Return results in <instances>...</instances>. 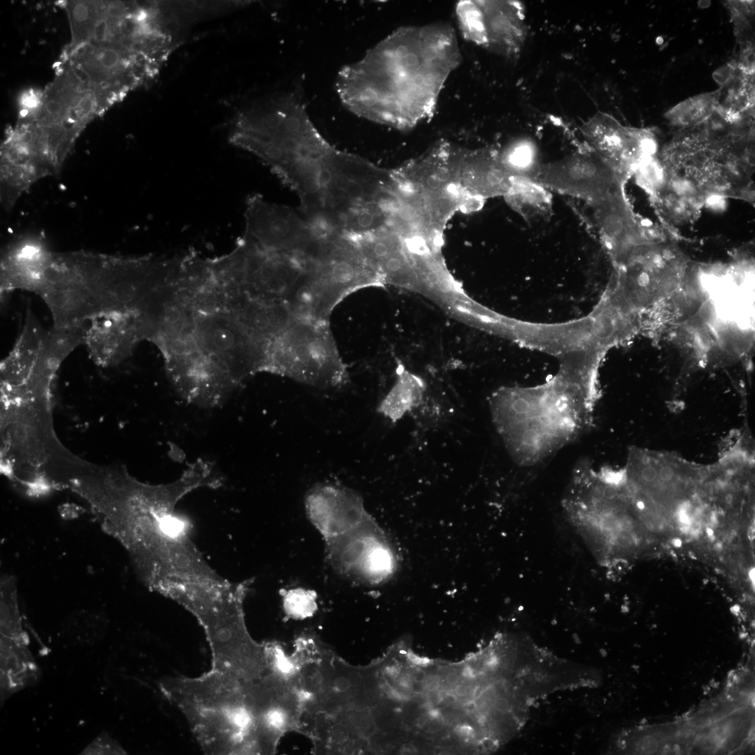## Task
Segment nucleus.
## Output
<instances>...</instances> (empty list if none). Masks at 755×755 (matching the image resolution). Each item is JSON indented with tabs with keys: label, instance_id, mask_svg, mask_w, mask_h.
Here are the masks:
<instances>
[{
	"label": "nucleus",
	"instance_id": "1",
	"mask_svg": "<svg viewBox=\"0 0 755 755\" xmlns=\"http://www.w3.org/2000/svg\"><path fill=\"white\" fill-rule=\"evenodd\" d=\"M148 340L164 359L178 393L202 408L224 403L251 376L264 372L266 347L240 319L233 297L206 271H180L159 293Z\"/></svg>",
	"mask_w": 755,
	"mask_h": 755
},
{
	"label": "nucleus",
	"instance_id": "2",
	"mask_svg": "<svg viewBox=\"0 0 755 755\" xmlns=\"http://www.w3.org/2000/svg\"><path fill=\"white\" fill-rule=\"evenodd\" d=\"M222 482L215 465L199 459L166 484H145L125 472L99 479L87 500L103 530L126 549L144 584L157 592L171 580L207 570L208 562L189 537L190 522L175 506L192 491L217 488Z\"/></svg>",
	"mask_w": 755,
	"mask_h": 755
},
{
	"label": "nucleus",
	"instance_id": "3",
	"mask_svg": "<svg viewBox=\"0 0 755 755\" xmlns=\"http://www.w3.org/2000/svg\"><path fill=\"white\" fill-rule=\"evenodd\" d=\"M461 55L452 28L443 23L401 27L339 71L336 89L354 114L398 129L433 113Z\"/></svg>",
	"mask_w": 755,
	"mask_h": 755
},
{
	"label": "nucleus",
	"instance_id": "4",
	"mask_svg": "<svg viewBox=\"0 0 755 755\" xmlns=\"http://www.w3.org/2000/svg\"><path fill=\"white\" fill-rule=\"evenodd\" d=\"M596 398L584 381L561 368L538 387L500 388L489 405L494 426L511 458L531 466L583 433Z\"/></svg>",
	"mask_w": 755,
	"mask_h": 755
},
{
	"label": "nucleus",
	"instance_id": "5",
	"mask_svg": "<svg viewBox=\"0 0 755 755\" xmlns=\"http://www.w3.org/2000/svg\"><path fill=\"white\" fill-rule=\"evenodd\" d=\"M405 221L419 234L443 239L449 220L459 211L471 213L484 203L460 187L455 148L442 142L424 154L393 170Z\"/></svg>",
	"mask_w": 755,
	"mask_h": 755
},
{
	"label": "nucleus",
	"instance_id": "6",
	"mask_svg": "<svg viewBox=\"0 0 755 755\" xmlns=\"http://www.w3.org/2000/svg\"><path fill=\"white\" fill-rule=\"evenodd\" d=\"M266 372L322 388L348 380L326 320L294 318L268 349Z\"/></svg>",
	"mask_w": 755,
	"mask_h": 755
},
{
	"label": "nucleus",
	"instance_id": "7",
	"mask_svg": "<svg viewBox=\"0 0 755 755\" xmlns=\"http://www.w3.org/2000/svg\"><path fill=\"white\" fill-rule=\"evenodd\" d=\"M94 254H53L38 294L52 315V327L81 325L101 312L93 288Z\"/></svg>",
	"mask_w": 755,
	"mask_h": 755
},
{
	"label": "nucleus",
	"instance_id": "8",
	"mask_svg": "<svg viewBox=\"0 0 755 755\" xmlns=\"http://www.w3.org/2000/svg\"><path fill=\"white\" fill-rule=\"evenodd\" d=\"M324 542L331 566L353 582L378 585L387 582L396 571V550L373 517L354 529Z\"/></svg>",
	"mask_w": 755,
	"mask_h": 755
},
{
	"label": "nucleus",
	"instance_id": "9",
	"mask_svg": "<svg viewBox=\"0 0 755 755\" xmlns=\"http://www.w3.org/2000/svg\"><path fill=\"white\" fill-rule=\"evenodd\" d=\"M170 262L171 258L99 255L93 286L101 312L138 311Z\"/></svg>",
	"mask_w": 755,
	"mask_h": 755
},
{
	"label": "nucleus",
	"instance_id": "10",
	"mask_svg": "<svg viewBox=\"0 0 755 755\" xmlns=\"http://www.w3.org/2000/svg\"><path fill=\"white\" fill-rule=\"evenodd\" d=\"M99 113L87 83L69 62L62 60L54 80L43 92L38 110L23 122L73 143L82 129Z\"/></svg>",
	"mask_w": 755,
	"mask_h": 755
},
{
	"label": "nucleus",
	"instance_id": "11",
	"mask_svg": "<svg viewBox=\"0 0 755 755\" xmlns=\"http://www.w3.org/2000/svg\"><path fill=\"white\" fill-rule=\"evenodd\" d=\"M530 178L551 192L581 199L591 207L623 189L626 180L589 148L540 162Z\"/></svg>",
	"mask_w": 755,
	"mask_h": 755
},
{
	"label": "nucleus",
	"instance_id": "12",
	"mask_svg": "<svg viewBox=\"0 0 755 755\" xmlns=\"http://www.w3.org/2000/svg\"><path fill=\"white\" fill-rule=\"evenodd\" d=\"M456 15L463 38L499 55L512 57L526 36L524 9L517 1H461Z\"/></svg>",
	"mask_w": 755,
	"mask_h": 755
},
{
	"label": "nucleus",
	"instance_id": "13",
	"mask_svg": "<svg viewBox=\"0 0 755 755\" xmlns=\"http://www.w3.org/2000/svg\"><path fill=\"white\" fill-rule=\"evenodd\" d=\"M581 131L589 148L626 179L654 150L652 138L645 131L623 126L608 114H595Z\"/></svg>",
	"mask_w": 755,
	"mask_h": 755
},
{
	"label": "nucleus",
	"instance_id": "14",
	"mask_svg": "<svg viewBox=\"0 0 755 755\" xmlns=\"http://www.w3.org/2000/svg\"><path fill=\"white\" fill-rule=\"evenodd\" d=\"M245 234L261 247L275 252L301 250L315 228L290 208L273 203L259 194L246 202Z\"/></svg>",
	"mask_w": 755,
	"mask_h": 755
},
{
	"label": "nucleus",
	"instance_id": "15",
	"mask_svg": "<svg viewBox=\"0 0 755 755\" xmlns=\"http://www.w3.org/2000/svg\"><path fill=\"white\" fill-rule=\"evenodd\" d=\"M304 506L308 519L324 541L354 529L373 517L357 491L330 483L310 488Z\"/></svg>",
	"mask_w": 755,
	"mask_h": 755
},
{
	"label": "nucleus",
	"instance_id": "16",
	"mask_svg": "<svg viewBox=\"0 0 755 755\" xmlns=\"http://www.w3.org/2000/svg\"><path fill=\"white\" fill-rule=\"evenodd\" d=\"M143 340L145 327L139 311H104L87 322L83 345L98 364L107 366L127 358Z\"/></svg>",
	"mask_w": 755,
	"mask_h": 755
},
{
	"label": "nucleus",
	"instance_id": "17",
	"mask_svg": "<svg viewBox=\"0 0 755 755\" xmlns=\"http://www.w3.org/2000/svg\"><path fill=\"white\" fill-rule=\"evenodd\" d=\"M455 161L459 185L473 200L484 203L491 198L504 197L512 187L515 176L496 149L455 148Z\"/></svg>",
	"mask_w": 755,
	"mask_h": 755
},
{
	"label": "nucleus",
	"instance_id": "18",
	"mask_svg": "<svg viewBox=\"0 0 755 755\" xmlns=\"http://www.w3.org/2000/svg\"><path fill=\"white\" fill-rule=\"evenodd\" d=\"M52 256L41 241L22 240L11 245L1 260V295L14 290L38 294Z\"/></svg>",
	"mask_w": 755,
	"mask_h": 755
},
{
	"label": "nucleus",
	"instance_id": "19",
	"mask_svg": "<svg viewBox=\"0 0 755 755\" xmlns=\"http://www.w3.org/2000/svg\"><path fill=\"white\" fill-rule=\"evenodd\" d=\"M48 331L29 310L12 350L1 362L3 387L24 383L33 372L43 351Z\"/></svg>",
	"mask_w": 755,
	"mask_h": 755
},
{
	"label": "nucleus",
	"instance_id": "20",
	"mask_svg": "<svg viewBox=\"0 0 755 755\" xmlns=\"http://www.w3.org/2000/svg\"><path fill=\"white\" fill-rule=\"evenodd\" d=\"M396 380L379 403L377 411L396 423L422 403L426 390L424 381L418 375L398 365Z\"/></svg>",
	"mask_w": 755,
	"mask_h": 755
},
{
	"label": "nucleus",
	"instance_id": "21",
	"mask_svg": "<svg viewBox=\"0 0 755 755\" xmlns=\"http://www.w3.org/2000/svg\"><path fill=\"white\" fill-rule=\"evenodd\" d=\"M504 198L512 210L528 221L547 216L552 210V192L528 177L515 176Z\"/></svg>",
	"mask_w": 755,
	"mask_h": 755
},
{
	"label": "nucleus",
	"instance_id": "22",
	"mask_svg": "<svg viewBox=\"0 0 755 755\" xmlns=\"http://www.w3.org/2000/svg\"><path fill=\"white\" fill-rule=\"evenodd\" d=\"M63 4L71 33V42L64 52V57L92 41L102 17L103 1H66Z\"/></svg>",
	"mask_w": 755,
	"mask_h": 755
},
{
	"label": "nucleus",
	"instance_id": "23",
	"mask_svg": "<svg viewBox=\"0 0 755 755\" xmlns=\"http://www.w3.org/2000/svg\"><path fill=\"white\" fill-rule=\"evenodd\" d=\"M719 96V91H717L691 97L673 107L666 115L671 122L679 125L700 123L716 109Z\"/></svg>",
	"mask_w": 755,
	"mask_h": 755
},
{
	"label": "nucleus",
	"instance_id": "24",
	"mask_svg": "<svg viewBox=\"0 0 755 755\" xmlns=\"http://www.w3.org/2000/svg\"><path fill=\"white\" fill-rule=\"evenodd\" d=\"M501 159L515 176L530 178L540 163L538 150L532 139L519 138L500 151Z\"/></svg>",
	"mask_w": 755,
	"mask_h": 755
},
{
	"label": "nucleus",
	"instance_id": "25",
	"mask_svg": "<svg viewBox=\"0 0 755 755\" xmlns=\"http://www.w3.org/2000/svg\"><path fill=\"white\" fill-rule=\"evenodd\" d=\"M282 605L285 614L294 619L310 617L317 609L315 593L302 587L285 591Z\"/></svg>",
	"mask_w": 755,
	"mask_h": 755
},
{
	"label": "nucleus",
	"instance_id": "26",
	"mask_svg": "<svg viewBox=\"0 0 755 755\" xmlns=\"http://www.w3.org/2000/svg\"><path fill=\"white\" fill-rule=\"evenodd\" d=\"M86 755H119L125 750L108 733L103 732L94 739L80 753Z\"/></svg>",
	"mask_w": 755,
	"mask_h": 755
},
{
	"label": "nucleus",
	"instance_id": "27",
	"mask_svg": "<svg viewBox=\"0 0 755 755\" xmlns=\"http://www.w3.org/2000/svg\"><path fill=\"white\" fill-rule=\"evenodd\" d=\"M409 659L412 662H413V663L419 665V666L428 665V664L430 663V661H431L430 659H429L427 658L419 657V656H416V655L412 654H410L409 655Z\"/></svg>",
	"mask_w": 755,
	"mask_h": 755
},
{
	"label": "nucleus",
	"instance_id": "28",
	"mask_svg": "<svg viewBox=\"0 0 755 755\" xmlns=\"http://www.w3.org/2000/svg\"><path fill=\"white\" fill-rule=\"evenodd\" d=\"M458 731L459 735L465 738L471 736L473 733V728L468 724L459 726L458 727Z\"/></svg>",
	"mask_w": 755,
	"mask_h": 755
},
{
	"label": "nucleus",
	"instance_id": "29",
	"mask_svg": "<svg viewBox=\"0 0 755 755\" xmlns=\"http://www.w3.org/2000/svg\"><path fill=\"white\" fill-rule=\"evenodd\" d=\"M459 675L456 673H454V672L450 673L446 676V681L450 685L456 684L458 683V682H459Z\"/></svg>",
	"mask_w": 755,
	"mask_h": 755
},
{
	"label": "nucleus",
	"instance_id": "30",
	"mask_svg": "<svg viewBox=\"0 0 755 755\" xmlns=\"http://www.w3.org/2000/svg\"><path fill=\"white\" fill-rule=\"evenodd\" d=\"M454 692L459 696H464L467 694L468 688L465 684H460L455 687Z\"/></svg>",
	"mask_w": 755,
	"mask_h": 755
},
{
	"label": "nucleus",
	"instance_id": "31",
	"mask_svg": "<svg viewBox=\"0 0 755 755\" xmlns=\"http://www.w3.org/2000/svg\"><path fill=\"white\" fill-rule=\"evenodd\" d=\"M498 659L496 656H490L485 661L486 666L490 668H495L498 665Z\"/></svg>",
	"mask_w": 755,
	"mask_h": 755
},
{
	"label": "nucleus",
	"instance_id": "32",
	"mask_svg": "<svg viewBox=\"0 0 755 755\" xmlns=\"http://www.w3.org/2000/svg\"><path fill=\"white\" fill-rule=\"evenodd\" d=\"M410 689L415 692L421 693L425 689V685L421 682L415 681L414 683L411 684Z\"/></svg>",
	"mask_w": 755,
	"mask_h": 755
},
{
	"label": "nucleus",
	"instance_id": "33",
	"mask_svg": "<svg viewBox=\"0 0 755 755\" xmlns=\"http://www.w3.org/2000/svg\"><path fill=\"white\" fill-rule=\"evenodd\" d=\"M425 673L422 670H417L414 673L413 677L415 681L422 682L425 680Z\"/></svg>",
	"mask_w": 755,
	"mask_h": 755
},
{
	"label": "nucleus",
	"instance_id": "34",
	"mask_svg": "<svg viewBox=\"0 0 755 755\" xmlns=\"http://www.w3.org/2000/svg\"><path fill=\"white\" fill-rule=\"evenodd\" d=\"M462 675L466 678H472L475 676L473 669L470 666H466L462 670Z\"/></svg>",
	"mask_w": 755,
	"mask_h": 755
},
{
	"label": "nucleus",
	"instance_id": "35",
	"mask_svg": "<svg viewBox=\"0 0 755 755\" xmlns=\"http://www.w3.org/2000/svg\"><path fill=\"white\" fill-rule=\"evenodd\" d=\"M749 579L751 580L752 584H753V588L754 589V584H755V569H754V568H752L750 569V570L749 572Z\"/></svg>",
	"mask_w": 755,
	"mask_h": 755
},
{
	"label": "nucleus",
	"instance_id": "36",
	"mask_svg": "<svg viewBox=\"0 0 755 755\" xmlns=\"http://www.w3.org/2000/svg\"><path fill=\"white\" fill-rule=\"evenodd\" d=\"M747 536H748V538H749V539L750 540H752L754 539L755 531H754V524H753V526L749 527V528L748 530V533H747Z\"/></svg>",
	"mask_w": 755,
	"mask_h": 755
},
{
	"label": "nucleus",
	"instance_id": "37",
	"mask_svg": "<svg viewBox=\"0 0 755 755\" xmlns=\"http://www.w3.org/2000/svg\"><path fill=\"white\" fill-rule=\"evenodd\" d=\"M429 716L433 719H438L440 714L438 710L433 709L429 712Z\"/></svg>",
	"mask_w": 755,
	"mask_h": 755
},
{
	"label": "nucleus",
	"instance_id": "38",
	"mask_svg": "<svg viewBox=\"0 0 755 755\" xmlns=\"http://www.w3.org/2000/svg\"><path fill=\"white\" fill-rule=\"evenodd\" d=\"M672 543L675 547H680L682 546V541L679 538H674Z\"/></svg>",
	"mask_w": 755,
	"mask_h": 755
},
{
	"label": "nucleus",
	"instance_id": "39",
	"mask_svg": "<svg viewBox=\"0 0 755 755\" xmlns=\"http://www.w3.org/2000/svg\"><path fill=\"white\" fill-rule=\"evenodd\" d=\"M706 533H707V536L710 539H712V538H714V531H713V529L712 528L707 527L706 528Z\"/></svg>",
	"mask_w": 755,
	"mask_h": 755
},
{
	"label": "nucleus",
	"instance_id": "40",
	"mask_svg": "<svg viewBox=\"0 0 755 755\" xmlns=\"http://www.w3.org/2000/svg\"><path fill=\"white\" fill-rule=\"evenodd\" d=\"M731 610H732V612L733 613L737 614L740 610V607L738 605H736L733 606V607H731Z\"/></svg>",
	"mask_w": 755,
	"mask_h": 755
}]
</instances>
